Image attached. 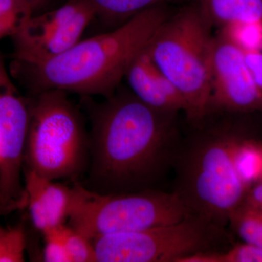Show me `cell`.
<instances>
[{
  "label": "cell",
  "instance_id": "6da1fadb",
  "mask_svg": "<svg viewBox=\"0 0 262 262\" xmlns=\"http://www.w3.org/2000/svg\"><path fill=\"white\" fill-rule=\"evenodd\" d=\"M108 98L95 117L86 187L101 194L158 189L182 139L177 113L150 107L132 93Z\"/></svg>",
  "mask_w": 262,
  "mask_h": 262
},
{
  "label": "cell",
  "instance_id": "7a4b0ae2",
  "mask_svg": "<svg viewBox=\"0 0 262 262\" xmlns=\"http://www.w3.org/2000/svg\"><path fill=\"white\" fill-rule=\"evenodd\" d=\"M168 17L165 4L157 5L115 30L80 41L56 58L19 67L39 92L58 90L110 97L131 61Z\"/></svg>",
  "mask_w": 262,
  "mask_h": 262
},
{
  "label": "cell",
  "instance_id": "3957f363",
  "mask_svg": "<svg viewBox=\"0 0 262 262\" xmlns=\"http://www.w3.org/2000/svg\"><path fill=\"white\" fill-rule=\"evenodd\" d=\"M244 137L223 125L201 130L181 139L173 160L172 192L191 213L222 228L249 189L236 165Z\"/></svg>",
  "mask_w": 262,
  "mask_h": 262
},
{
  "label": "cell",
  "instance_id": "277c9868",
  "mask_svg": "<svg viewBox=\"0 0 262 262\" xmlns=\"http://www.w3.org/2000/svg\"><path fill=\"white\" fill-rule=\"evenodd\" d=\"M211 25L198 7H187L160 26L146 46L155 65L178 90L188 121L196 124L210 113Z\"/></svg>",
  "mask_w": 262,
  "mask_h": 262
},
{
  "label": "cell",
  "instance_id": "5b68a950",
  "mask_svg": "<svg viewBox=\"0 0 262 262\" xmlns=\"http://www.w3.org/2000/svg\"><path fill=\"white\" fill-rule=\"evenodd\" d=\"M190 213L172 192L157 189L101 194L76 184L72 188L68 219L72 228L92 241L177 223Z\"/></svg>",
  "mask_w": 262,
  "mask_h": 262
},
{
  "label": "cell",
  "instance_id": "8992f818",
  "mask_svg": "<svg viewBox=\"0 0 262 262\" xmlns=\"http://www.w3.org/2000/svg\"><path fill=\"white\" fill-rule=\"evenodd\" d=\"M87 148L80 115L67 92H39L29 108L24 153L27 169L50 180L72 178L82 170Z\"/></svg>",
  "mask_w": 262,
  "mask_h": 262
},
{
  "label": "cell",
  "instance_id": "52a82bcc",
  "mask_svg": "<svg viewBox=\"0 0 262 262\" xmlns=\"http://www.w3.org/2000/svg\"><path fill=\"white\" fill-rule=\"evenodd\" d=\"M92 242L98 262H181L193 255L224 251L233 245L227 229L192 213L177 223L108 234Z\"/></svg>",
  "mask_w": 262,
  "mask_h": 262
},
{
  "label": "cell",
  "instance_id": "ba28073f",
  "mask_svg": "<svg viewBox=\"0 0 262 262\" xmlns=\"http://www.w3.org/2000/svg\"><path fill=\"white\" fill-rule=\"evenodd\" d=\"M96 15L89 0H70L56 9L32 15L13 37L17 64H40L69 51L80 42Z\"/></svg>",
  "mask_w": 262,
  "mask_h": 262
},
{
  "label": "cell",
  "instance_id": "9c48e42d",
  "mask_svg": "<svg viewBox=\"0 0 262 262\" xmlns=\"http://www.w3.org/2000/svg\"><path fill=\"white\" fill-rule=\"evenodd\" d=\"M29 123V108L0 68V215L26 207L21 171Z\"/></svg>",
  "mask_w": 262,
  "mask_h": 262
},
{
  "label": "cell",
  "instance_id": "30bf717a",
  "mask_svg": "<svg viewBox=\"0 0 262 262\" xmlns=\"http://www.w3.org/2000/svg\"><path fill=\"white\" fill-rule=\"evenodd\" d=\"M211 73L210 111L262 110V96L248 72L244 52L220 32L212 43Z\"/></svg>",
  "mask_w": 262,
  "mask_h": 262
},
{
  "label": "cell",
  "instance_id": "8fae6325",
  "mask_svg": "<svg viewBox=\"0 0 262 262\" xmlns=\"http://www.w3.org/2000/svg\"><path fill=\"white\" fill-rule=\"evenodd\" d=\"M146 46L131 61L124 77L131 93L155 110L185 113L187 106L182 95L155 65Z\"/></svg>",
  "mask_w": 262,
  "mask_h": 262
},
{
  "label": "cell",
  "instance_id": "7c38bea8",
  "mask_svg": "<svg viewBox=\"0 0 262 262\" xmlns=\"http://www.w3.org/2000/svg\"><path fill=\"white\" fill-rule=\"evenodd\" d=\"M26 207L31 220L42 233L64 225L70 213L72 188L50 180L27 169L25 173Z\"/></svg>",
  "mask_w": 262,
  "mask_h": 262
},
{
  "label": "cell",
  "instance_id": "4fadbf2b",
  "mask_svg": "<svg viewBox=\"0 0 262 262\" xmlns=\"http://www.w3.org/2000/svg\"><path fill=\"white\" fill-rule=\"evenodd\" d=\"M211 27L222 29L237 22L262 20V0H196Z\"/></svg>",
  "mask_w": 262,
  "mask_h": 262
},
{
  "label": "cell",
  "instance_id": "5bb4252c",
  "mask_svg": "<svg viewBox=\"0 0 262 262\" xmlns=\"http://www.w3.org/2000/svg\"><path fill=\"white\" fill-rule=\"evenodd\" d=\"M228 226L244 242L262 248V209L244 201L231 212Z\"/></svg>",
  "mask_w": 262,
  "mask_h": 262
},
{
  "label": "cell",
  "instance_id": "9a60e30c",
  "mask_svg": "<svg viewBox=\"0 0 262 262\" xmlns=\"http://www.w3.org/2000/svg\"><path fill=\"white\" fill-rule=\"evenodd\" d=\"M236 165L248 187L262 179V142L244 136L236 154Z\"/></svg>",
  "mask_w": 262,
  "mask_h": 262
},
{
  "label": "cell",
  "instance_id": "2e32d148",
  "mask_svg": "<svg viewBox=\"0 0 262 262\" xmlns=\"http://www.w3.org/2000/svg\"><path fill=\"white\" fill-rule=\"evenodd\" d=\"M33 11L24 0H0V39L15 37L32 16Z\"/></svg>",
  "mask_w": 262,
  "mask_h": 262
},
{
  "label": "cell",
  "instance_id": "e0dca14e",
  "mask_svg": "<svg viewBox=\"0 0 262 262\" xmlns=\"http://www.w3.org/2000/svg\"><path fill=\"white\" fill-rule=\"evenodd\" d=\"M97 15L108 19H129L141 12L170 0H89Z\"/></svg>",
  "mask_w": 262,
  "mask_h": 262
},
{
  "label": "cell",
  "instance_id": "ac0fdd59",
  "mask_svg": "<svg viewBox=\"0 0 262 262\" xmlns=\"http://www.w3.org/2000/svg\"><path fill=\"white\" fill-rule=\"evenodd\" d=\"M181 262H262V248L244 242L224 251L188 256Z\"/></svg>",
  "mask_w": 262,
  "mask_h": 262
},
{
  "label": "cell",
  "instance_id": "d6986e66",
  "mask_svg": "<svg viewBox=\"0 0 262 262\" xmlns=\"http://www.w3.org/2000/svg\"><path fill=\"white\" fill-rule=\"evenodd\" d=\"M220 33L243 51H262V20L232 24Z\"/></svg>",
  "mask_w": 262,
  "mask_h": 262
},
{
  "label": "cell",
  "instance_id": "ffe728a7",
  "mask_svg": "<svg viewBox=\"0 0 262 262\" xmlns=\"http://www.w3.org/2000/svg\"><path fill=\"white\" fill-rule=\"evenodd\" d=\"M61 232L72 262L96 261L94 246L91 239L70 226L62 225Z\"/></svg>",
  "mask_w": 262,
  "mask_h": 262
},
{
  "label": "cell",
  "instance_id": "44dd1931",
  "mask_svg": "<svg viewBox=\"0 0 262 262\" xmlns=\"http://www.w3.org/2000/svg\"><path fill=\"white\" fill-rule=\"evenodd\" d=\"M26 246L21 227L7 229L0 225V262L24 261Z\"/></svg>",
  "mask_w": 262,
  "mask_h": 262
},
{
  "label": "cell",
  "instance_id": "7402d4cb",
  "mask_svg": "<svg viewBox=\"0 0 262 262\" xmlns=\"http://www.w3.org/2000/svg\"><path fill=\"white\" fill-rule=\"evenodd\" d=\"M61 226L42 234L45 239L43 249V259L45 261L72 262L62 238Z\"/></svg>",
  "mask_w": 262,
  "mask_h": 262
},
{
  "label": "cell",
  "instance_id": "603a6c76",
  "mask_svg": "<svg viewBox=\"0 0 262 262\" xmlns=\"http://www.w3.org/2000/svg\"><path fill=\"white\" fill-rule=\"evenodd\" d=\"M243 52L250 75L262 96V51Z\"/></svg>",
  "mask_w": 262,
  "mask_h": 262
},
{
  "label": "cell",
  "instance_id": "cb8c5ba5",
  "mask_svg": "<svg viewBox=\"0 0 262 262\" xmlns=\"http://www.w3.org/2000/svg\"><path fill=\"white\" fill-rule=\"evenodd\" d=\"M244 201L262 209V179L249 187Z\"/></svg>",
  "mask_w": 262,
  "mask_h": 262
},
{
  "label": "cell",
  "instance_id": "d4e9b609",
  "mask_svg": "<svg viewBox=\"0 0 262 262\" xmlns=\"http://www.w3.org/2000/svg\"><path fill=\"white\" fill-rule=\"evenodd\" d=\"M24 1L28 3V4L32 7L33 9L35 10L36 8L39 6V5H42L43 3H45L46 0H24Z\"/></svg>",
  "mask_w": 262,
  "mask_h": 262
}]
</instances>
